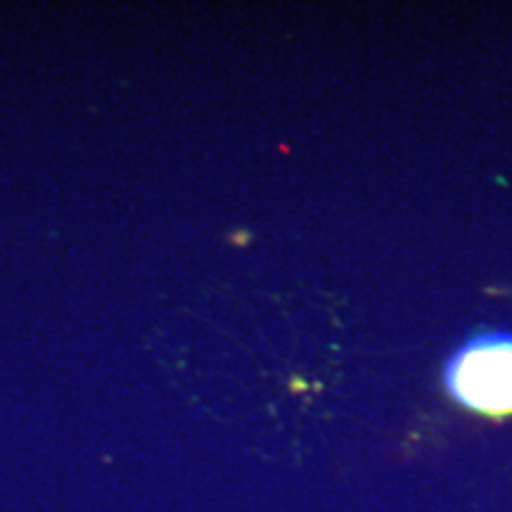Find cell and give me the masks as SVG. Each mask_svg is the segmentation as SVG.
Listing matches in <instances>:
<instances>
[{
	"mask_svg": "<svg viewBox=\"0 0 512 512\" xmlns=\"http://www.w3.org/2000/svg\"><path fill=\"white\" fill-rule=\"evenodd\" d=\"M444 384L470 411L512 413V332H482L460 344L446 361Z\"/></svg>",
	"mask_w": 512,
	"mask_h": 512,
	"instance_id": "1",
	"label": "cell"
}]
</instances>
